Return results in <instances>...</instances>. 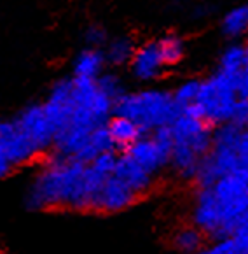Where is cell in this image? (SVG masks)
Returning a JSON list of instances; mask_svg holds the SVG:
<instances>
[{
    "label": "cell",
    "mask_w": 248,
    "mask_h": 254,
    "mask_svg": "<svg viewBox=\"0 0 248 254\" xmlns=\"http://www.w3.org/2000/svg\"><path fill=\"white\" fill-rule=\"evenodd\" d=\"M138 200V194L131 190L128 184L112 174L101 186L100 193L97 196L95 210H103V212H117V210L128 209Z\"/></svg>",
    "instance_id": "obj_12"
},
{
    "label": "cell",
    "mask_w": 248,
    "mask_h": 254,
    "mask_svg": "<svg viewBox=\"0 0 248 254\" xmlns=\"http://www.w3.org/2000/svg\"><path fill=\"white\" fill-rule=\"evenodd\" d=\"M84 41H86V46H88V48L101 49V51H103V48L108 42L107 28H105L103 25H98V23L89 25L84 32Z\"/></svg>",
    "instance_id": "obj_23"
},
{
    "label": "cell",
    "mask_w": 248,
    "mask_h": 254,
    "mask_svg": "<svg viewBox=\"0 0 248 254\" xmlns=\"http://www.w3.org/2000/svg\"><path fill=\"white\" fill-rule=\"evenodd\" d=\"M204 235L203 232L196 228V226H182L173 233V246L177 247L180 253L184 254H193L203 249Z\"/></svg>",
    "instance_id": "obj_20"
},
{
    "label": "cell",
    "mask_w": 248,
    "mask_h": 254,
    "mask_svg": "<svg viewBox=\"0 0 248 254\" xmlns=\"http://www.w3.org/2000/svg\"><path fill=\"white\" fill-rule=\"evenodd\" d=\"M97 84L100 88V91L105 95L107 98H110L112 102H117L122 95L126 93V88H124V82L114 72H103L100 77L97 79Z\"/></svg>",
    "instance_id": "obj_22"
},
{
    "label": "cell",
    "mask_w": 248,
    "mask_h": 254,
    "mask_svg": "<svg viewBox=\"0 0 248 254\" xmlns=\"http://www.w3.org/2000/svg\"><path fill=\"white\" fill-rule=\"evenodd\" d=\"M171 151V131L170 127L159 128L150 135H142L131 147L124 153L149 176L156 179L164 168L170 165Z\"/></svg>",
    "instance_id": "obj_8"
},
{
    "label": "cell",
    "mask_w": 248,
    "mask_h": 254,
    "mask_svg": "<svg viewBox=\"0 0 248 254\" xmlns=\"http://www.w3.org/2000/svg\"><path fill=\"white\" fill-rule=\"evenodd\" d=\"M233 239L238 244V247L241 249V253L248 254V221H245L240 228L233 233Z\"/></svg>",
    "instance_id": "obj_25"
},
{
    "label": "cell",
    "mask_w": 248,
    "mask_h": 254,
    "mask_svg": "<svg viewBox=\"0 0 248 254\" xmlns=\"http://www.w3.org/2000/svg\"><path fill=\"white\" fill-rule=\"evenodd\" d=\"M238 176L248 181V130L234 123L217 127L210 153L196 177L198 186H208L220 177Z\"/></svg>",
    "instance_id": "obj_4"
},
{
    "label": "cell",
    "mask_w": 248,
    "mask_h": 254,
    "mask_svg": "<svg viewBox=\"0 0 248 254\" xmlns=\"http://www.w3.org/2000/svg\"><path fill=\"white\" fill-rule=\"evenodd\" d=\"M105 56L101 49L86 48L75 56L74 62V77L84 81H97L105 72Z\"/></svg>",
    "instance_id": "obj_14"
},
{
    "label": "cell",
    "mask_w": 248,
    "mask_h": 254,
    "mask_svg": "<svg viewBox=\"0 0 248 254\" xmlns=\"http://www.w3.org/2000/svg\"><path fill=\"white\" fill-rule=\"evenodd\" d=\"M193 254H208V253H206V247H203L201 251H198V253H193Z\"/></svg>",
    "instance_id": "obj_28"
},
{
    "label": "cell",
    "mask_w": 248,
    "mask_h": 254,
    "mask_svg": "<svg viewBox=\"0 0 248 254\" xmlns=\"http://www.w3.org/2000/svg\"><path fill=\"white\" fill-rule=\"evenodd\" d=\"M220 32L224 37L236 41L248 34V4L229 9L220 19Z\"/></svg>",
    "instance_id": "obj_18"
},
{
    "label": "cell",
    "mask_w": 248,
    "mask_h": 254,
    "mask_svg": "<svg viewBox=\"0 0 248 254\" xmlns=\"http://www.w3.org/2000/svg\"><path fill=\"white\" fill-rule=\"evenodd\" d=\"M170 167L180 179L196 181L203 160L210 153L213 130L206 121L180 112L170 125Z\"/></svg>",
    "instance_id": "obj_5"
},
{
    "label": "cell",
    "mask_w": 248,
    "mask_h": 254,
    "mask_svg": "<svg viewBox=\"0 0 248 254\" xmlns=\"http://www.w3.org/2000/svg\"><path fill=\"white\" fill-rule=\"evenodd\" d=\"M245 49H247V56H248V41H247V44H245Z\"/></svg>",
    "instance_id": "obj_29"
},
{
    "label": "cell",
    "mask_w": 248,
    "mask_h": 254,
    "mask_svg": "<svg viewBox=\"0 0 248 254\" xmlns=\"http://www.w3.org/2000/svg\"><path fill=\"white\" fill-rule=\"evenodd\" d=\"M206 253L208 254H243L240 247H238V244L234 242L233 237L215 240L210 247H206Z\"/></svg>",
    "instance_id": "obj_24"
},
{
    "label": "cell",
    "mask_w": 248,
    "mask_h": 254,
    "mask_svg": "<svg viewBox=\"0 0 248 254\" xmlns=\"http://www.w3.org/2000/svg\"><path fill=\"white\" fill-rule=\"evenodd\" d=\"M114 176L117 179H121L124 184H128L138 196L149 193L152 190V186H154V181H156L152 176H149L145 170H142L126 153H122L117 156Z\"/></svg>",
    "instance_id": "obj_13"
},
{
    "label": "cell",
    "mask_w": 248,
    "mask_h": 254,
    "mask_svg": "<svg viewBox=\"0 0 248 254\" xmlns=\"http://www.w3.org/2000/svg\"><path fill=\"white\" fill-rule=\"evenodd\" d=\"M18 128L26 135L35 149L41 153L54 144V128L46 116L44 107L39 104L28 105L14 120Z\"/></svg>",
    "instance_id": "obj_9"
},
{
    "label": "cell",
    "mask_w": 248,
    "mask_h": 254,
    "mask_svg": "<svg viewBox=\"0 0 248 254\" xmlns=\"http://www.w3.org/2000/svg\"><path fill=\"white\" fill-rule=\"evenodd\" d=\"M201 90V81L199 79H185L175 88V91H171L173 95V100L175 104L178 105L180 112L187 111L191 109L198 100V95H199Z\"/></svg>",
    "instance_id": "obj_21"
},
{
    "label": "cell",
    "mask_w": 248,
    "mask_h": 254,
    "mask_svg": "<svg viewBox=\"0 0 248 254\" xmlns=\"http://www.w3.org/2000/svg\"><path fill=\"white\" fill-rule=\"evenodd\" d=\"M248 221V181L226 176L208 186H198L193 223L204 237L229 239Z\"/></svg>",
    "instance_id": "obj_2"
},
{
    "label": "cell",
    "mask_w": 248,
    "mask_h": 254,
    "mask_svg": "<svg viewBox=\"0 0 248 254\" xmlns=\"http://www.w3.org/2000/svg\"><path fill=\"white\" fill-rule=\"evenodd\" d=\"M137 44L128 35H115L114 39H108L107 46L103 48L105 62L112 67H124L130 65L131 58L135 55Z\"/></svg>",
    "instance_id": "obj_17"
},
{
    "label": "cell",
    "mask_w": 248,
    "mask_h": 254,
    "mask_svg": "<svg viewBox=\"0 0 248 254\" xmlns=\"http://www.w3.org/2000/svg\"><path fill=\"white\" fill-rule=\"evenodd\" d=\"M107 131H108V137H110L114 149L117 147V149H122V151H126L128 147H131L138 138L144 135V131H142L133 121L128 120V118L117 116V114H114V116L107 121Z\"/></svg>",
    "instance_id": "obj_15"
},
{
    "label": "cell",
    "mask_w": 248,
    "mask_h": 254,
    "mask_svg": "<svg viewBox=\"0 0 248 254\" xmlns=\"http://www.w3.org/2000/svg\"><path fill=\"white\" fill-rule=\"evenodd\" d=\"M0 149L5 153L12 167L28 163L39 153L14 121L0 123Z\"/></svg>",
    "instance_id": "obj_11"
},
{
    "label": "cell",
    "mask_w": 248,
    "mask_h": 254,
    "mask_svg": "<svg viewBox=\"0 0 248 254\" xmlns=\"http://www.w3.org/2000/svg\"><path fill=\"white\" fill-rule=\"evenodd\" d=\"M11 170H12L11 161L7 160V156H5L4 151L0 149V177H5Z\"/></svg>",
    "instance_id": "obj_27"
},
{
    "label": "cell",
    "mask_w": 248,
    "mask_h": 254,
    "mask_svg": "<svg viewBox=\"0 0 248 254\" xmlns=\"http://www.w3.org/2000/svg\"><path fill=\"white\" fill-rule=\"evenodd\" d=\"M164 70H166V67H164V62L161 58L156 39L137 46L133 58L130 62V72L137 81L152 82L159 79Z\"/></svg>",
    "instance_id": "obj_10"
},
{
    "label": "cell",
    "mask_w": 248,
    "mask_h": 254,
    "mask_svg": "<svg viewBox=\"0 0 248 254\" xmlns=\"http://www.w3.org/2000/svg\"><path fill=\"white\" fill-rule=\"evenodd\" d=\"M156 41L157 46H159L161 58H163L166 68L177 67L184 60L187 46H185V41L178 34H164L163 37L156 39Z\"/></svg>",
    "instance_id": "obj_19"
},
{
    "label": "cell",
    "mask_w": 248,
    "mask_h": 254,
    "mask_svg": "<svg viewBox=\"0 0 248 254\" xmlns=\"http://www.w3.org/2000/svg\"><path fill=\"white\" fill-rule=\"evenodd\" d=\"M114 114L131 120L144 133L166 128L180 116L171 91L163 88H145L124 93L114 104Z\"/></svg>",
    "instance_id": "obj_6"
},
{
    "label": "cell",
    "mask_w": 248,
    "mask_h": 254,
    "mask_svg": "<svg viewBox=\"0 0 248 254\" xmlns=\"http://www.w3.org/2000/svg\"><path fill=\"white\" fill-rule=\"evenodd\" d=\"M238 102V79L229 77L222 72H213L208 79L201 81L196 104L184 111V114L199 118L210 127H222L233 121Z\"/></svg>",
    "instance_id": "obj_7"
},
{
    "label": "cell",
    "mask_w": 248,
    "mask_h": 254,
    "mask_svg": "<svg viewBox=\"0 0 248 254\" xmlns=\"http://www.w3.org/2000/svg\"><path fill=\"white\" fill-rule=\"evenodd\" d=\"M238 93H240V98L243 100H248V65L243 70V74L240 75V82H238Z\"/></svg>",
    "instance_id": "obj_26"
},
{
    "label": "cell",
    "mask_w": 248,
    "mask_h": 254,
    "mask_svg": "<svg viewBox=\"0 0 248 254\" xmlns=\"http://www.w3.org/2000/svg\"><path fill=\"white\" fill-rule=\"evenodd\" d=\"M247 65H248V56H247L245 44L233 42L220 55L217 72H222V74L229 75V77L238 79V82H240V75L243 74Z\"/></svg>",
    "instance_id": "obj_16"
},
{
    "label": "cell",
    "mask_w": 248,
    "mask_h": 254,
    "mask_svg": "<svg viewBox=\"0 0 248 254\" xmlns=\"http://www.w3.org/2000/svg\"><path fill=\"white\" fill-rule=\"evenodd\" d=\"M112 116L114 102L101 93L97 81L72 77V111L67 127L54 135L56 156L75 160L89 135L105 127Z\"/></svg>",
    "instance_id": "obj_3"
},
{
    "label": "cell",
    "mask_w": 248,
    "mask_h": 254,
    "mask_svg": "<svg viewBox=\"0 0 248 254\" xmlns=\"http://www.w3.org/2000/svg\"><path fill=\"white\" fill-rule=\"evenodd\" d=\"M117 154L108 151L91 163L58 158L44 167L26 194V205L32 210L75 209L95 210L97 196L103 183L114 174Z\"/></svg>",
    "instance_id": "obj_1"
},
{
    "label": "cell",
    "mask_w": 248,
    "mask_h": 254,
    "mask_svg": "<svg viewBox=\"0 0 248 254\" xmlns=\"http://www.w3.org/2000/svg\"><path fill=\"white\" fill-rule=\"evenodd\" d=\"M247 130H248V123H247Z\"/></svg>",
    "instance_id": "obj_30"
}]
</instances>
